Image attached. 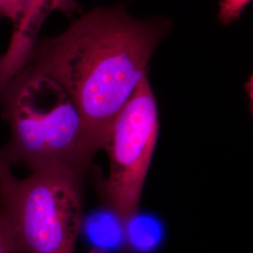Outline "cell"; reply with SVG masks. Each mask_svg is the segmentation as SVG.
Here are the masks:
<instances>
[{"label":"cell","mask_w":253,"mask_h":253,"mask_svg":"<svg viewBox=\"0 0 253 253\" xmlns=\"http://www.w3.org/2000/svg\"><path fill=\"white\" fill-rule=\"evenodd\" d=\"M161 32V27L134 20L121 8L95 9L33 49L27 67L69 94L92 158L103 149L113 120L146 75Z\"/></svg>","instance_id":"1"},{"label":"cell","mask_w":253,"mask_h":253,"mask_svg":"<svg viewBox=\"0 0 253 253\" xmlns=\"http://www.w3.org/2000/svg\"><path fill=\"white\" fill-rule=\"evenodd\" d=\"M10 140L2 150L9 165L19 163L37 171L52 166L84 170L87 150L80 114L63 87L26 66L0 96Z\"/></svg>","instance_id":"2"},{"label":"cell","mask_w":253,"mask_h":253,"mask_svg":"<svg viewBox=\"0 0 253 253\" xmlns=\"http://www.w3.org/2000/svg\"><path fill=\"white\" fill-rule=\"evenodd\" d=\"M84 172L69 166L40 169L0 189V211L16 253H74L83 221Z\"/></svg>","instance_id":"3"},{"label":"cell","mask_w":253,"mask_h":253,"mask_svg":"<svg viewBox=\"0 0 253 253\" xmlns=\"http://www.w3.org/2000/svg\"><path fill=\"white\" fill-rule=\"evenodd\" d=\"M158 133L157 103L145 75L113 120L103 147L110 159L104 193L124 222L138 211Z\"/></svg>","instance_id":"4"},{"label":"cell","mask_w":253,"mask_h":253,"mask_svg":"<svg viewBox=\"0 0 253 253\" xmlns=\"http://www.w3.org/2000/svg\"><path fill=\"white\" fill-rule=\"evenodd\" d=\"M77 8L74 0H30L25 17L12 33L7 52L1 55L4 73L12 76L25 68L36 46L41 27L52 11L73 14Z\"/></svg>","instance_id":"5"},{"label":"cell","mask_w":253,"mask_h":253,"mask_svg":"<svg viewBox=\"0 0 253 253\" xmlns=\"http://www.w3.org/2000/svg\"><path fill=\"white\" fill-rule=\"evenodd\" d=\"M89 253H111L125 245V222L110 209H100L83 217L80 234Z\"/></svg>","instance_id":"6"},{"label":"cell","mask_w":253,"mask_h":253,"mask_svg":"<svg viewBox=\"0 0 253 253\" xmlns=\"http://www.w3.org/2000/svg\"><path fill=\"white\" fill-rule=\"evenodd\" d=\"M164 235L162 221L152 215L135 213L125 222V244L133 253H153L163 243Z\"/></svg>","instance_id":"7"},{"label":"cell","mask_w":253,"mask_h":253,"mask_svg":"<svg viewBox=\"0 0 253 253\" xmlns=\"http://www.w3.org/2000/svg\"><path fill=\"white\" fill-rule=\"evenodd\" d=\"M30 0H0V17L9 19L13 31L25 17Z\"/></svg>","instance_id":"8"},{"label":"cell","mask_w":253,"mask_h":253,"mask_svg":"<svg viewBox=\"0 0 253 253\" xmlns=\"http://www.w3.org/2000/svg\"><path fill=\"white\" fill-rule=\"evenodd\" d=\"M251 0H223L220 3L219 19L223 24H229L239 18L241 12Z\"/></svg>","instance_id":"9"},{"label":"cell","mask_w":253,"mask_h":253,"mask_svg":"<svg viewBox=\"0 0 253 253\" xmlns=\"http://www.w3.org/2000/svg\"><path fill=\"white\" fill-rule=\"evenodd\" d=\"M0 253H16L12 232L7 218L0 211Z\"/></svg>","instance_id":"10"},{"label":"cell","mask_w":253,"mask_h":253,"mask_svg":"<svg viewBox=\"0 0 253 253\" xmlns=\"http://www.w3.org/2000/svg\"><path fill=\"white\" fill-rule=\"evenodd\" d=\"M15 177L10 172V165L0 150V189L9 184Z\"/></svg>","instance_id":"11"}]
</instances>
